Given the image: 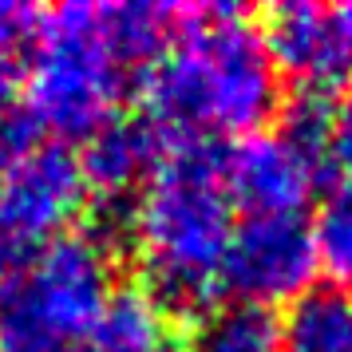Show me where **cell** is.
<instances>
[{
  "label": "cell",
  "instance_id": "cell-1",
  "mask_svg": "<svg viewBox=\"0 0 352 352\" xmlns=\"http://www.w3.org/2000/svg\"><path fill=\"white\" fill-rule=\"evenodd\" d=\"M170 4H60L44 8L24 52V115L64 146L119 119L131 72L146 67L175 36Z\"/></svg>",
  "mask_w": 352,
  "mask_h": 352
},
{
  "label": "cell",
  "instance_id": "cell-2",
  "mask_svg": "<svg viewBox=\"0 0 352 352\" xmlns=\"http://www.w3.org/2000/svg\"><path fill=\"white\" fill-rule=\"evenodd\" d=\"M143 119L170 143L245 139L265 131L281 103L261 28L226 4L182 8L175 36L143 67Z\"/></svg>",
  "mask_w": 352,
  "mask_h": 352
},
{
  "label": "cell",
  "instance_id": "cell-3",
  "mask_svg": "<svg viewBox=\"0 0 352 352\" xmlns=\"http://www.w3.org/2000/svg\"><path fill=\"white\" fill-rule=\"evenodd\" d=\"M234 214L222 146L166 139L155 170L131 198V245L143 289L166 313H202L226 293Z\"/></svg>",
  "mask_w": 352,
  "mask_h": 352
},
{
  "label": "cell",
  "instance_id": "cell-4",
  "mask_svg": "<svg viewBox=\"0 0 352 352\" xmlns=\"http://www.w3.org/2000/svg\"><path fill=\"white\" fill-rule=\"evenodd\" d=\"M115 289L107 241L87 230L64 234L0 273V352H91Z\"/></svg>",
  "mask_w": 352,
  "mask_h": 352
},
{
  "label": "cell",
  "instance_id": "cell-5",
  "mask_svg": "<svg viewBox=\"0 0 352 352\" xmlns=\"http://www.w3.org/2000/svg\"><path fill=\"white\" fill-rule=\"evenodd\" d=\"M329 103L301 96L285 123L222 146V175L245 218H305L329 170Z\"/></svg>",
  "mask_w": 352,
  "mask_h": 352
},
{
  "label": "cell",
  "instance_id": "cell-6",
  "mask_svg": "<svg viewBox=\"0 0 352 352\" xmlns=\"http://www.w3.org/2000/svg\"><path fill=\"white\" fill-rule=\"evenodd\" d=\"M87 206L80 159L60 143H36L0 170V273L72 234Z\"/></svg>",
  "mask_w": 352,
  "mask_h": 352
},
{
  "label": "cell",
  "instance_id": "cell-7",
  "mask_svg": "<svg viewBox=\"0 0 352 352\" xmlns=\"http://www.w3.org/2000/svg\"><path fill=\"white\" fill-rule=\"evenodd\" d=\"M317 281V250L305 218H245L234 230L222 289L241 305H293Z\"/></svg>",
  "mask_w": 352,
  "mask_h": 352
},
{
  "label": "cell",
  "instance_id": "cell-8",
  "mask_svg": "<svg viewBox=\"0 0 352 352\" xmlns=\"http://www.w3.org/2000/svg\"><path fill=\"white\" fill-rule=\"evenodd\" d=\"M261 40L277 76L305 96H329L352 83V0L349 4H277L261 20Z\"/></svg>",
  "mask_w": 352,
  "mask_h": 352
},
{
  "label": "cell",
  "instance_id": "cell-9",
  "mask_svg": "<svg viewBox=\"0 0 352 352\" xmlns=\"http://www.w3.org/2000/svg\"><path fill=\"white\" fill-rule=\"evenodd\" d=\"M162 146L166 139L146 119H111L83 143V155H76L87 198H99V202L135 198L146 175L155 170Z\"/></svg>",
  "mask_w": 352,
  "mask_h": 352
},
{
  "label": "cell",
  "instance_id": "cell-10",
  "mask_svg": "<svg viewBox=\"0 0 352 352\" xmlns=\"http://www.w3.org/2000/svg\"><path fill=\"white\" fill-rule=\"evenodd\" d=\"M91 352H166V309L143 285H119L99 317Z\"/></svg>",
  "mask_w": 352,
  "mask_h": 352
},
{
  "label": "cell",
  "instance_id": "cell-11",
  "mask_svg": "<svg viewBox=\"0 0 352 352\" xmlns=\"http://www.w3.org/2000/svg\"><path fill=\"white\" fill-rule=\"evenodd\" d=\"M281 352H352V297L309 289L281 320Z\"/></svg>",
  "mask_w": 352,
  "mask_h": 352
},
{
  "label": "cell",
  "instance_id": "cell-12",
  "mask_svg": "<svg viewBox=\"0 0 352 352\" xmlns=\"http://www.w3.org/2000/svg\"><path fill=\"white\" fill-rule=\"evenodd\" d=\"M194 352H281V320L273 309L234 301L202 320Z\"/></svg>",
  "mask_w": 352,
  "mask_h": 352
},
{
  "label": "cell",
  "instance_id": "cell-13",
  "mask_svg": "<svg viewBox=\"0 0 352 352\" xmlns=\"http://www.w3.org/2000/svg\"><path fill=\"white\" fill-rule=\"evenodd\" d=\"M313 230V250H317V273L329 277L324 289H336L352 297V186L344 182L320 202Z\"/></svg>",
  "mask_w": 352,
  "mask_h": 352
},
{
  "label": "cell",
  "instance_id": "cell-14",
  "mask_svg": "<svg viewBox=\"0 0 352 352\" xmlns=\"http://www.w3.org/2000/svg\"><path fill=\"white\" fill-rule=\"evenodd\" d=\"M40 12L36 4H20V0H0V52L20 60L28 44L36 36V24H40Z\"/></svg>",
  "mask_w": 352,
  "mask_h": 352
},
{
  "label": "cell",
  "instance_id": "cell-15",
  "mask_svg": "<svg viewBox=\"0 0 352 352\" xmlns=\"http://www.w3.org/2000/svg\"><path fill=\"white\" fill-rule=\"evenodd\" d=\"M329 166H336L344 182L352 186V87L349 96H340L336 107H329V143H324Z\"/></svg>",
  "mask_w": 352,
  "mask_h": 352
},
{
  "label": "cell",
  "instance_id": "cell-16",
  "mask_svg": "<svg viewBox=\"0 0 352 352\" xmlns=\"http://www.w3.org/2000/svg\"><path fill=\"white\" fill-rule=\"evenodd\" d=\"M28 146H36V127L28 123L24 107L16 99L0 103V170H8Z\"/></svg>",
  "mask_w": 352,
  "mask_h": 352
},
{
  "label": "cell",
  "instance_id": "cell-17",
  "mask_svg": "<svg viewBox=\"0 0 352 352\" xmlns=\"http://www.w3.org/2000/svg\"><path fill=\"white\" fill-rule=\"evenodd\" d=\"M16 60L12 56H4L0 52V103H8V99L16 96Z\"/></svg>",
  "mask_w": 352,
  "mask_h": 352
},
{
  "label": "cell",
  "instance_id": "cell-18",
  "mask_svg": "<svg viewBox=\"0 0 352 352\" xmlns=\"http://www.w3.org/2000/svg\"><path fill=\"white\" fill-rule=\"evenodd\" d=\"M166 352H170V349H166Z\"/></svg>",
  "mask_w": 352,
  "mask_h": 352
}]
</instances>
